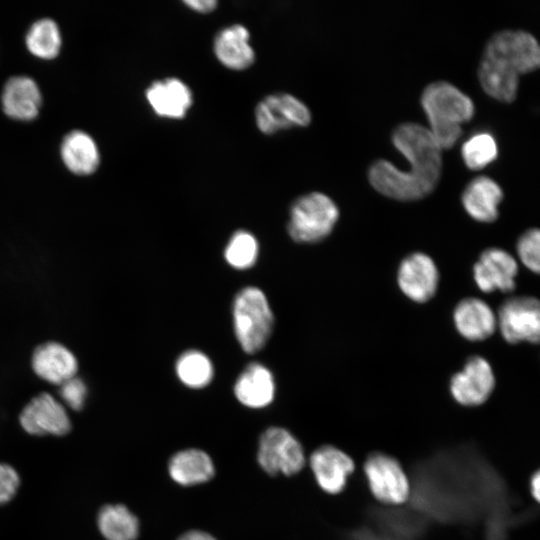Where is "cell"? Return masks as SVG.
<instances>
[{
    "mask_svg": "<svg viewBox=\"0 0 540 540\" xmlns=\"http://www.w3.org/2000/svg\"><path fill=\"white\" fill-rule=\"evenodd\" d=\"M391 138L410 168L403 171L385 159L376 160L368 170L371 186L382 195L399 201L426 197L440 180L442 149L428 128L413 122L398 125Z\"/></svg>",
    "mask_w": 540,
    "mask_h": 540,
    "instance_id": "6da1fadb",
    "label": "cell"
},
{
    "mask_svg": "<svg viewBox=\"0 0 540 540\" xmlns=\"http://www.w3.org/2000/svg\"><path fill=\"white\" fill-rule=\"evenodd\" d=\"M420 102L428 119L429 131L441 149L454 146L462 134L461 125L471 120L475 113L470 97L446 81L427 85Z\"/></svg>",
    "mask_w": 540,
    "mask_h": 540,
    "instance_id": "7a4b0ae2",
    "label": "cell"
},
{
    "mask_svg": "<svg viewBox=\"0 0 540 540\" xmlns=\"http://www.w3.org/2000/svg\"><path fill=\"white\" fill-rule=\"evenodd\" d=\"M235 337L247 354L262 350L271 337L274 316L265 293L246 286L235 295L232 304Z\"/></svg>",
    "mask_w": 540,
    "mask_h": 540,
    "instance_id": "3957f363",
    "label": "cell"
},
{
    "mask_svg": "<svg viewBox=\"0 0 540 540\" xmlns=\"http://www.w3.org/2000/svg\"><path fill=\"white\" fill-rule=\"evenodd\" d=\"M338 218V207L329 196L321 192H310L292 203L288 233L299 243L319 242L332 232Z\"/></svg>",
    "mask_w": 540,
    "mask_h": 540,
    "instance_id": "277c9868",
    "label": "cell"
},
{
    "mask_svg": "<svg viewBox=\"0 0 540 540\" xmlns=\"http://www.w3.org/2000/svg\"><path fill=\"white\" fill-rule=\"evenodd\" d=\"M483 57L500 63L520 76L540 68V43L529 32L504 30L488 40Z\"/></svg>",
    "mask_w": 540,
    "mask_h": 540,
    "instance_id": "5b68a950",
    "label": "cell"
},
{
    "mask_svg": "<svg viewBox=\"0 0 540 540\" xmlns=\"http://www.w3.org/2000/svg\"><path fill=\"white\" fill-rule=\"evenodd\" d=\"M497 327L509 344H540V300L520 295L507 298L498 310Z\"/></svg>",
    "mask_w": 540,
    "mask_h": 540,
    "instance_id": "8992f818",
    "label": "cell"
},
{
    "mask_svg": "<svg viewBox=\"0 0 540 540\" xmlns=\"http://www.w3.org/2000/svg\"><path fill=\"white\" fill-rule=\"evenodd\" d=\"M257 460L270 475L296 474L305 463L301 444L288 430L281 427H270L262 433Z\"/></svg>",
    "mask_w": 540,
    "mask_h": 540,
    "instance_id": "52a82bcc",
    "label": "cell"
},
{
    "mask_svg": "<svg viewBox=\"0 0 540 540\" xmlns=\"http://www.w3.org/2000/svg\"><path fill=\"white\" fill-rule=\"evenodd\" d=\"M255 123L263 134H274L311 122L307 105L289 93H273L261 99L255 107Z\"/></svg>",
    "mask_w": 540,
    "mask_h": 540,
    "instance_id": "ba28073f",
    "label": "cell"
},
{
    "mask_svg": "<svg viewBox=\"0 0 540 540\" xmlns=\"http://www.w3.org/2000/svg\"><path fill=\"white\" fill-rule=\"evenodd\" d=\"M496 379L490 363L481 356H472L450 382L454 399L464 406H479L493 393Z\"/></svg>",
    "mask_w": 540,
    "mask_h": 540,
    "instance_id": "9c48e42d",
    "label": "cell"
},
{
    "mask_svg": "<svg viewBox=\"0 0 540 540\" xmlns=\"http://www.w3.org/2000/svg\"><path fill=\"white\" fill-rule=\"evenodd\" d=\"M364 470L373 495L380 501L400 504L408 498V479L394 458L376 453L367 459Z\"/></svg>",
    "mask_w": 540,
    "mask_h": 540,
    "instance_id": "30bf717a",
    "label": "cell"
},
{
    "mask_svg": "<svg viewBox=\"0 0 540 540\" xmlns=\"http://www.w3.org/2000/svg\"><path fill=\"white\" fill-rule=\"evenodd\" d=\"M518 262L508 251L492 247L484 250L473 266L478 288L485 292H512L516 287Z\"/></svg>",
    "mask_w": 540,
    "mask_h": 540,
    "instance_id": "8fae6325",
    "label": "cell"
},
{
    "mask_svg": "<svg viewBox=\"0 0 540 540\" xmlns=\"http://www.w3.org/2000/svg\"><path fill=\"white\" fill-rule=\"evenodd\" d=\"M22 428L34 436H63L71 430V421L61 403L48 393L33 398L22 410Z\"/></svg>",
    "mask_w": 540,
    "mask_h": 540,
    "instance_id": "7c38bea8",
    "label": "cell"
},
{
    "mask_svg": "<svg viewBox=\"0 0 540 540\" xmlns=\"http://www.w3.org/2000/svg\"><path fill=\"white\" fill-rule=\"evenodd\" d=\"M397 280L407 297L423 303L431 299L437 290L438 269L428 255L413 253L401 262Z\"/></svg>",
    "mask_w": 540,
    "mask_h": 540,
    "instance_id": "4fadbf2b",
    "label": "cell"
},
{
    "mask_svg": "<svg viewBox=\"0 0 540 540\" xmlns=\"http://www.w3.org/2000/svg\"><path fill=\"white\" fill-rule=\"evenodd\" d=\"M145 96L154 113L164 118L182 119L193 104L190 87L176 77L152 82Z\"/></svg>",
    "mask_w": 540,
    "mask_h": 540,
    "instance_id": "5bb4252c",
    "label": "cell"
},
{
    "mask_svg": "<svg viewBox=\"0 0 540 540\" xmlns=\"http://www.w3.org/2000/svg\"><path fill=\"white\" fill-rule=\"evenodd\" d=\"M217 60L231 70H245L255 61L250 32L242 24H232L217 32L213 41Z\"/></svg>",
    "mask_w": 540,
    "mask_h": 540,
    "instance_id": "9a60e30c",
    "label": "cell"
},
{
    "mask_svg": "<svg viewBox=\"0 0 540 540\" xmlns=\"http://www.w3.org/2000/svg\"><path fill=\"white\" fill-rule=\"evenodd\" d=\"M4 113L20 121L35 119L42 103L37 83L27 76H14L7 80L1 95Z\"/></svg>",
    "mask_w": 540,
    "mask_h": 540,
    "instance_id": "2e32d148",
    "label": "cell"
},
{
    "mask_svg": "<svg viewBox=\"0 0 540 540\" xmlns=\"http://www.w3.org/2000/svg\"><path fill=\"white\" fill-rule=\"evenodd\" d=\"M455 327L462 337L470 341H482L493 335L497 317L483 300L467 297L461 300L453 313Z\"/></svg>",
    "mask_w": 540,
    "mask_h": 540,
    "instance_id": "e0dca14e",
    "label": "cell"
},
{
    "mask_svg": "<svg viewBox=\"0 0 540 540\" xmlns=\"http://www.w3.org/2000/svg\"><path fill=\"white\" fill-rule=\"evenodd\" d=\"M502 200L503 191L500 185L484 175L472 179L461 196L468 215L482 223H491L498 218V208Z\"/></svg>",
    "mask_w": 540,
    "mask_h": 540,
    "instance_id": "ac0fdd59",
    "label": "cell"
},
{
    "mask_svg": "<svg viewBox=\"0 0 540 540\" xmlns=\"http://www.w3.org/2000/svg\"><path fill=\"white\" fill-rule=\"evenodd\" d=\"M233 390L242 405L253 409L264 408L274 399L273 374L263 364L252 362L239 374Z\"/></svg>",
    "mask_w": 540,
    "mask_h": 540,
    "instance_id": "d6986e66",
    "label": "cell"
},
{
    "mask_svg": "<svg viewBox=\"0 0 540 540\" xmlns=\"http://www.w3.org/2000/svg\"><path fill=\"white\" fill-rule=\"evenodd\" d=\"M311 468L319 486L328 493L336 494L344 488L354 463L343 451L324 446L312 454Z\"/></svg>",
    "mask_w": 540,
    "mask_h": 540,
    "instance_id": "ffe728a7",
    "label": "cell"
},
{
    "mask_svg": "<svg viewBox=\"0 0 540 540\" xmlns=\"http://www.w3.org/2000/svg\"><path fill=\"white\" fill-rule=\"evenodd\" d=\"M32 367L42 379L61 385L75 377L78 363L75 356L59 343L49 342L40 345L32 356Z\"/></svg>",
    "mask_w": 540,
    "mask_h": 540,
    "instance_id": "44dd1931",
    "label": "cell"
},
{
    "mask_svg": "<svg viewBox=\"0 0 540 540\" xmlns=\"http://www.w3.org/2000/svg\"><path fill=\"white\" fill-rule=\"evenodd\" d=\"M60 154L66 168L79 176L93 174L100 163L95 140L81 130H73L64 137Z\"/></svg>",
    "mask_w": 540,
    "mask_h": 540,
    "instance_id": "7402d4cb",
    "label": "cell"
},
{
    "mask_svg": "<svg viewBox=\"0 0 540 540\" xmlns=\"http://www.w3.org/2000/svg\"><path fill=\"white\" fill-rule=\"evenodd\" d=\"M170 477L182 486L197 485L209 481L215 474L211 457L200 449H185L169 460Z\"/></svg>",
    "mask_w": 540,
    "mask_h": 540,
    "instance_id": "603a6c76",
    "label": "cell"
},
{
    "mask_svg": "<svg viewBox=\"0 0 540 540\" xmlns=\"http://www.w3.org/2000/svg\"><path fill=\"white\" fill-rule=\"evenodd\" d=\"M478 77L482 89L490 97L508 103L516 98L519 75L498 62L482 56Z\"/></svg>",
    "mask_w": 540,
    "mask_h": 540,
    "instance_id": "cb8c5ba5",
    "label": "cell"
},
{
    "mask_svg": "<svg viewBox=\"0 0 540 540\" xmlns=\"http://www.w3.org/2000/svg\"><path fill=\"white\" fill-rule=\"evenodd\" d=\"M97 525L106 540H136L139 535L138 518L122 504L103 506Z\"/></svg>",
    "mask_w": 540,
    "mask_h": 540,
    "instance_id": "d4e9b609",
    "label": "cell"
},
{
    "mask_svg": "<svg viewBox=\"0 0 540 540\" xmlns=\"http://www.w3.org/2000/svg\"><path fill=\"white\" fill-rule=\"evenodd\" d=\"M175 372L185 386L201 389L210 384L214 377V366L210 358L200 350H187L176 360Z\"/></svg>",
    "mask_w": 540,
    "mask_h": 540,
    "instance_id": "484cf974",
    "label": "cell"
},
{
    "mask_svg": "<svg viewBox=\"0 0 540 540\" xmlns=\"http://www.w3.org/2000/svg\"><path fill=\"white\" fill-rule=\"evenodd\" d=\"M25 43L29 52L38 58L44 60L56 58L62 44L58 25L48 18L36 21L29 28Z\"/></svg>",
    "mask_w": 540,
    "mask_h": 540,
    "instance_id": "4316f807",
    "label": "cell"
},
{
    "mask_svg": "<svg viewBox=\"0 0 540 540\" xmlns=\"http://www.w3.org/2000/svg\"><path fill=\"white\" fill-rule=\"evenodd\" d=\"M258 254V241L247 230L235 231L231 235L224 250L226 262L237 270H246L252 267L257 261Z\"/></svg>",
    "mask_w": 540,
    "mask_h": 540,
    "instance_id": "83f0119b",
    "label": "cell"
},
{
    "mask_svg": "<svg viewBox=\"0 0 540 540\" xmlns=\"http://www.w3.org/2000/svg\"><path fill=\"white\" fill-rule=\"evenodd\" d=\"M498 155L496 139L489 132L471 135L461 147V156L471 170H479L492 163Z\"/></svg>",
    "mask_w": 540,
    "mask_h": 540,
    "instance_id": "f1b7e54d",
    "label": "cell"
},
{
    "mask_svg": "<svg viewBox=\"0 0 540 540\" xmlns=\"http://www.w3.org/2000/svg\"><path fill=\"white\" fill-rule=\"evenodd\" d=\"M516 252L521 263L531 272L540 275V229L524 231L516 242Z\"/></svg>",
    "mask_w": 540,
    "mask_h": 540,
    "instance_id": "f546056e",
    "label": "cell"
},
{
    "mask_svg": "<svg viewBox=\"0 0 540 540\" xmlns=\"http://www.w3.org/2000/svg\"><path fill=\"white\" fill-rule=\"evenodd\" d=\"M87 387L78 377H73L60 385V396L73 410L79 411L84 407L87 397Z\"/></svg>",
    "mask_w": 540,
    "mask_h": 540,
    "instance_id": "4dcf8cb0",
    "label": "cell"
},
{
    "mask_svg": "<svg viewBox=\"0 0 540 540\" xmlns=\"http://www.w3.org/2000/svg\"><path fill=\"white\" fill-rule=\"evenodd\" d=\"M20 477L10 465L0 463V505L9 502L17 493Z\"/></svg>",
    "mask_w": 540,
    "mask_h": 540,
    "instance_id": "1f68e13d",
    "label": "cell"
},
{
    "mask_svg": "<svg viewBox=\"0 0 540 540\" xmlns=\"http://www.w3.org/2000/svg\"><path fill=\"white\" fill-rule=\"evenodd\" d=\"M183 3L190 9L198 13H209L213 11L218 2L215 0H186Z\"/></svg>",
    "mask_w": 540,
    "mask_h": 540,
    "instance_id": "d6a6232c",
    "label": "cell"
},
{
    "mask_svg": "<svg viewBox=\"0 0 540 540\" xmlns=\"http://www.w3.org/2000/svg\"><path fill=\"white\" fill-rule=\"evenodd\" d=\"M528 487L532 499L540 505V467L531 474Z\"/></svg>",
    "mask_w": 540,
    "mask_h": 540,
    "instance_id": "836d02e7",
    "label": "cell"
},
{
    "mask_svg": "<svg viewBox=\"0 0 540 540\" xmlns=\"http://www.w3.org/2000/svg\"><path fill=\"white\" fill-rule=\"evenodd\" d=\"M178 540H216L212 535L200 531V530H190L183 535H181Z\"/></svg>",
    "mask_w": 540,
    "mask_h": 540,
    "instance_id": "e575fe53",
    "label": "cell"
}]
</instances>
